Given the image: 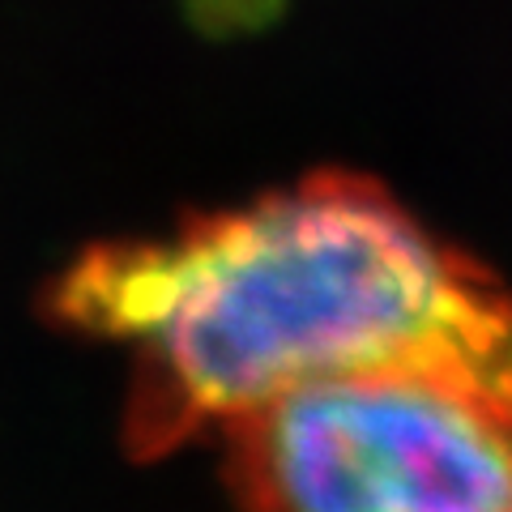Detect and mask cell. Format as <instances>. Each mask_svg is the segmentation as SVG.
Masks as SVG:
<instances>
[{
  "mask_svg": "<svg viewBox=\"0 0 512 512\" xmlns=\"http://www.w3.org/2000/svg\"><path fill=\"white\" fill-rule=\"evenodd\" d=\"M43 312L133 346V457H163L286 384L355 367H457L512 393V291L384 188L338 171L167 239L90 248Z\"/></svg>",
  "mask_w": 512,
  "mask_h": 512,
  "instance_id": "1",
  "label": "cell"
},
{
  "mask_svg": "<svg viewBox=\"0 0 512 512\" xmlns=\"http://www.w3.org/2000/svg\"><path fill=\"white\" fill-rule=\"evenodd\" d=\"M218 436L244 512H512V393L457 367L299 380Z\"/></svg>",
  "mask_w": 512,
  "mask_h": 512,
  "instance_id": "2",
  "label": "cell"
}]
</instances>
